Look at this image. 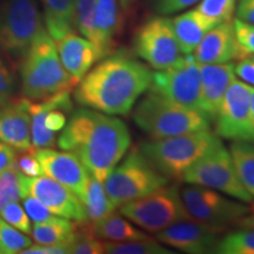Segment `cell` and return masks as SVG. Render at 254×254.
Instances as JSON below:
<instances>
[{
  "instance_id": "5bb4252c",
  "label": "cell",
  "mask_w": 254,
  "mask_h": 254,
  "mask_svg": "<svg viewBox=\"0 0 254 254\" xmlns=\"http://www.w3.org/2000/svg\"><path fill=\"white\" fill-rule=\"evenodd\" d=\"M69 93L71 92H63L40 101L28 100L32 147H55L57 144L56 134L65 127L67 114L73 111Z\"/></svg>"
},
{
  "instance_id": "603a6c76",
  "label": "cell",
  "mask_w": 254,
  "mask_h": 254,
  "mask_svg": "<svg viewBox=\"0 0 254 254\" xmlns=\"http://www.w3.org/2000/svg\"><path fill=\"white\" fill-rule=\"evenodd\" d=\"M172 25L180 50L185 56L192 55L205 34L215 26L213 21L196 8L177 15L172 19Z\"/></svg>"
},
{
  "instance_id": "277c9868",
  "label": "cell",
  "mask_w": 254,
  "mask_h": 254,
  "mask_svg": "<svg viewBox=\"0 0 254 254\" xmlns=\"http://www.w3.org/2000/svg\"><path fill=\"white\" fill-rule=\"evenodd\" d=\"M147 91L148 93L134 107L133 122L152 139L209 128V120L201 112L173 103L151 90Z\"/></svg>"
},
{
  "instance_id": "ba28073f",
  "label": "cell",
  "mask_w": 254,
  "mask_h": 254,
  "mask_svg": "<svg viewBox=\"0 0 254 254\" xmlns=\"http://www.w3.org/2000/svg\"><path fill=\"white\" fill-rule=\"evenodd\" d=\"M183 182L219 190L243 202H252L254 200L238 178L230 151L219 138L187 168Z\"/></svg>"
},
{
  "instance_id": "9c48e42d",
  "label": "cell",
  "mask_w": 254,
  "mask_h": 254,
  "mask_svg": "<svg viewBox=\"0 0 254 254\" xmlns=\"http://www.w3.org/2000/svg\"><path fill=\"white\" fill-rule=\"evenodd\" d=\"M119 207L123 217L150 233H158L174 222L190 219L178 185L163 186Z\"/></svg>"
},
{
  "instance_id": "836d02e7",
  "label": "cell",
  "mask_w": 254,
  "mask_h": 254,
  "mask_svg": "<svg viewBox=\"0 0 254 254\" xmlns=\"http://www.w3.org/2000/svg\"><path fill=\"white\" fill-rule=\"evenodd\" d=\"M196 9L215 25L227 23L233 18L238 0H199Z\"/></svg>"
},
{
  "instance_id": "3957f363",
  "label": "cell",
  "mask_w": 254,
  "mask_h": 254,
  "mask_svg": "<svg viewBox=\"0 0 254 254\" xmlns=\"http://www.w3.org/2000/svg\"><path fill=\"white\" fill-rule=\"evenodd\" d=\"M20 91L28 100L40 101L71 92L78 85L60 62L56 41L46 28L38 34L19 64Z\"/></svg>"
},
{
  "instance_id": "cb8c5ba5",
  "label": "cell",
  "mask_w": 254,
  "mask_h": 254,
  "mask_svg": "<svg viewBox=\"0 0 254 254\" xmlns=\"http://www.w3.org/2000/svg\"><path fill=\"white\" fill-rule=\"evenodd\" d=\"M40 2L43 6L44 25L53 40H58L75 31L77 0H40Z\"/></svg>"
},
{
  "instance_id": "d6986e66",
  "label": "cell",
  "mask_w": 254,
  "mask_h": 254,
  "mask_svg": "<svg viewBox=\"0 0 254 254\" xmlns=\"http://www.w3.org/2000/svg\"><path fill=\"white\" fill-rule=\"evenodd\" d=\"M190 56L199 64H226L241 59L233 24L227 21L215 25L205 34Z\"/></svg>"
},
{
  "instance_id": "4fadbf2b",
  "label": "cell",
  "mask_w": 254,
  "mask_h": 254,
  "mask_svg": "<svg viewBox=\"0 0 254 254\" xmlns=\"http://www.w3.org/2000/svg\"><path fill=\"white\" fill-rule=\"evenodd\" d=\"M252 90L246 82L232 80L222 98L221 106L215 117V134L233 141L254 142V131L251 119Z\"/></svg>"
},
{
  "instance_id": "7a4b0ae2",
  "label": "cell",
  "mask_w": 254,
  "mask_h": 254,
  "mask_svg": "<svg viewBox=\"0 0 254 254\" xmlns=\"http://www.w3.org/2000/svg\"><path fill=\"white\" fill-rule=\"evenodd\" d=\"M152 71L126 51L112 52L78 82L74 99L110 116H127L151 86Z\"/></svg>"
},
{
  "instance_id": "7c38bea8",
  "label": "cell",
  "mask_w": 254,
  "mask_h": 254,
  "mask_svg": "<svg viewBox=\"0 0 254 254\" xmlns=\"http://www.w3.org/2000/svg\"><path fill=\"white\" fill-rule=\"evenodd\" d=\"M200 87L201 75L199 63L190 55L183 57L170 67L154 72L148 90L173 103L200 112Z\"/></svg>"
},
{
  "instance_id": "6da1fadb",
  "label": "cell",
  "mask_w": 254,
  "mask_h": 254,
  "mask_svg": "<svg viewBox=\"0 0 254 254\" xmlns=\"http://www.w3.org/2000/svg\"><path fill=\"white\" fill-rule=\"evenodd\" d=\"M57 145L77 155L88 173L104 184L128 151L131 133L116 116L81 107L72 113Z\"/></svg>"
},
{
  "instance_id": "c3c4849f",
  "label": "cell",
  "mask_w": 254,
  "mask_h": 254,
  "mask_svg": "<svg viewBox=\"0 0 254 254\" xmlns=\"http://www.w3.org/2000/svg\"><path fill=\"white\" fill-rule=\"evenodd\" d=\"M251 119H252V127L254 131V87L252 90V101H251Z\"/></svg>"
},
{
  "instance_id": "ffe728a7",
  "label": "cell",
  "mask_w": 254,
  "mask_h": 254,
  "mask_svg": "<svg viewBox=\"0 0 254 254\" xmlns=\"http://www.w3.org/2000/svg\"><path fill=\"white\" fill-rule=\"evenodd\" d=\"M0 141L17 152L32 148L28 99L14 98L0 107Z\"/></svg>"
},
{
  "instance_id": "d4e9b609",
  "label": "cell",
  "mask_w": 254,
  "mask_h": 254,
  "mask_svg": "<svg viewBox=\"0 0 254 254\" xmlns=\"http://www.w3.org/2000/svg\"><path fill=\"white\" fill-rule=\"evenodd\" d=\"M94 236L106 241H134L151 239L150 236L142 232L134 225L123 218L120 213H112L106 215L100 220L90 224Z\"/></svg>"
},
{
  "instance_id": "60d3db41",
  "label": "cell",
  "mask_w": 254,
  "mask_h": 254,
  "mask_svg": "<svg viewBox=\"0 0 254 254\" xmlns=\"http://www.w3.org/2000/svg\"><path fill=\"white\" fill-rule=\"evenodd\" d=\"M198 1L199 0H152V7L158 14L168 15L182 12Z\"/></svg>"
},
{
  "instance_id": "bcb514c9",
  "label": "cell",
  "mask_w": 254,
  "mask_h": 254,
  "mask_svg": "<svg viewBox=\"0 0 254 254\" xmlns=\"http://www.w3.org/2000/svg\"><path fill=\"white\" fill-rule=\"evenodd\" d=\"M236 224L241 228H254V213L244 215Z\"/></svg>"
},
{
  "instance_id": "83f0119b",
  "label": "cell",
  "mask_w": 254,
  "mask_h": 254,
  "mask_svg": "<svg viewBox=\"0 0 254 254\" xmlns=\"http://www.w3.org/2000/svg\"><path fill=\"white\" fill-rule=\"evenodd\" d=\"M230 153L238 178L254 199V142L233 141Z\"/></svg>"
},
{
  "instance_id": "7bdbcfd3",
  "label": "cell",
  "mask_w": 254,
  "mask_h": 254,
  "mask_svg": "<svg viewBox=\"0 0 254 254\" xmlns=\"http://www.w3.org/2000/svg\"><path fill=\"white\" fill-rule=\"evenodd\" d=\"M234 73L247 84L254 85V60L249 57L240 59V62L234 65Z\"/></svg>"
},
{
  "instance_id": "d6a6232c",
  "label": "cell",
  "mask_w": 254,
  "mask_h": 254,
  "mask_svg": "<svg viewBox=\"0 0 254 254\" xmlns=\"http://www.w3.org/2000/svg\"><path fill=\"white\" fill-rule=\"evenodd\" d=\"M95 0H77L74 13V27L80 36L97 45V32L94 24ZM97 47V46H95Z\"/></svg>"
},
{
  "instance_id": "7dc6e473",
  "label": "cell",
  "mask_w": 254,
  "mask_h": 254,
  "mask_svg": "<svg viewBox=\"0 0 254 254\" xmlns=\"http://www.w3.org/2000/svg\"><path fill=\"white\" fill-rule=\"evenodd\" d=\"M118 1L123 13H129L133 7L138 4L139 0H118Z\"/></svg>"
},
{
  "instance_id": "ee69618b",
  "label": "cell",
  "mask_w": 254,
  "mask_h": 254,
  "mask_svg": "<svg viewBox=\"0 0 254 254\" xmlns=\"http://www.w3.org/2000/svg\"><path fill=\"white\" fill-rule=\"evenodd\" d=\"M237 18L254 25V0H238Z\"/></svg>"
},
{
  "instance_id": "f546056e",
  "label": "cell",
  "mask_w": 254,
  "mask_h": 254,
  "mask_svg": "<svg viewBox=\"0 0 254 254\" xmlns=\"http://www.w3.org/2000/svg\"><path fill=\"white\" fill-rule=\"evenodd\" d=\"M214 253L254 254V228L231 232L219 239Z\"/></svg>"
},
{
  "instance_id": "f6af8a7d",
  "label": "cell",
  "mask_w": 254,
  "mask_h": 254,
  "mask_svg": "<svg viewBox=\"0 0 254 254\" xmlns=\"http://www.w3.org/2000/svg\"><path fill=\"white\" fill-rule=\"evenodd\" d=\"M15 154L17 153H15L14 148L0 141V173L13 166Z\"/></svg>"
},
{
  "instance_id": "8d00e7d4",
  "label": "cell",
  "mask_w": 254,
  "mask_h": 254,
  "mask_svg": "<svg viewBox=\"0 0 254 254\" xmlns=\"http://www.w3.org/2000/svg\"><path fill=\"white\" fill-rule=\"evenodd\" d=\"M0 217L9 225L17 228V230L21 231L25 234H31L32 232V225L31 219L23 206L19 204L18 201H12L2 206L0 208Z\"/></svg>"
},
{
  "instance_id": "ab89813d",
  "label": "cell",
  "mask_w": 254,
  "mask_h": 254,
  "mask_svg": "<svg viewBox=\"0 0 254 254\" xmlns=\"http://www.w3.org/2000/svg\"><path fill=\"white\" fill-rule=\"evenodd\" d=\"M23 207L28 218L33 222H43L50 220L55 217V214L46 207L40 200L32 195H26L23 198Z\"/></svg>"
},
{
  "instance_id": "74e56055",
  "label": "cell",
  "mask_w": 254,
  "mask_h": 254,
  "mask_svg": "<svg viewBox=\"0 0 254 254\" xmlns=\"http://www.w3.org/2000/svg\"><path fill=\"white\" fill-rule=\"evenodd\" d=\"M234 36L239 46L241 59L254 55V25L236 18L233 21Z\"/></svg>"
},
{
  "instance_id": "4dcf8cb0",
  "label": "cell",
  "mask_w": 254,
  "mask_h": 254,
  "mask_svg": "<svg viewBox=\"0 0 254 254\" xmlns=\"http://www.w3.org/2000/svg\"><path fill=\"white\" fill-rule=\"evenodd\" d=\"M74 236L68 244V253L72 254H101L105 253L104 241L94 236L90 224H78Z\"/></svg>"
},
{
  "instance_id": "484cf974",
  "label": "cell",
  "mask_w": 254,
  "mask_h": 254,
  "mask_svg": "<svg viewBox=\"0 0 254 254\" xmlns=\"http://www.w3.org/2000/svg\"><path fill=\"white\" fill-rule=\"evenodd\" d=\"M74 222L69 219L62 217H53L50 220L43 222H34L32 226V238L37 244L41 245H55V244H69L74 236Z\"/></svg>"
},
{
  "instance_id": "ac0fdd59",
  "label": "cell",
  "mask_w": 254,
  "mask_h": 254,
  "mask_svg": "<svg viewBox=\"0 0 254 254\" xmlns=\"http://www.w3.org/2000/svg\"><path fill=\"white\" fill-rule=\"evenodd\" d=\"M199 67L201 75L200 112L209 122H214L227 87L236 78L234 64H199Z\"/></svg>"
},
{
  "instance_id": "4316f807",
  "label": "cell",
  "mask_w": 254,
  "mask_h": 254,
  "mask_svg": "<svg viewBox=\"0 0 254 254\" xmlns=\"http://www.w3.org/2000/svg\"><path fill=\"white\" fill-rule=\"evenodd\" d=\"M80 201L86 212L88 224L97 222L116 209L105 190L104 184L92 176L88 178L86 189L82 193Z\"/></svg>"
},
{
  "instance_id": "44dd1931",
  "label": "cell",
  "mask_w": 254,
  "mask_h": 254,
  "mask_svg": "<svg viewBox=\"0 0 254 254\" xmlns=\"http://www.w3.org/2000/svg\"><path fill=\"white\" fill-rule=\"evenodd\" d=\"M56 45L63 66L77 82L100 60L99 52L94 44L74 32L56 40Z\"/></svg>"
},
{
  "instance_id": "9a60e30c",
  "label": "cell",
  "mask_w": 254,
  "mask_h": 254,
  "mask_svg": "<svg viewBox=\"0 0 254 254\" xmlns=\"http://www.w3.org/2000/svg\"><path fill=\"white\" fill-rule=\"evenodd\" d=\"M23 198L32 195L40 200L55 215L69 219L77 224H88L80 199L71 190L49 176L26 177L21 174Z\"/></svg>"
},
{
  "instance_id": "8fae6325",
  "label": "cell",
  "mask_w": 254,
  "mask_h": 254,
  "mask_svg": "<svg viewBox=\"0 0 254 254\" xmlns=\"http://www.w3.org/2000/svg\"><path fill=\"white\" fill-rule=\"evenodd\" d=\"M182 196L192 220L221 232L252 211L247 205L228 199L215 190L204 186L186 187L183 190Z\"/></svg>"
},
{
  "instance_id": "5b68a950",
  "label": "cell",
  "mask_w": 254,
  "mask_h": 254,
  "mask_svg": "<svg viewBox=\"0 0 254 254\" xmlns=\"http://www.w3.org/2000/svg\"><path fill=\"white\" fill-rule=\"evenodd\" d=\"M44 30L45 25L37 0H2L0 4V56L15 68Z\"/></svg>"
},
{
  "instance_id": "b9f144b4",
  "label": "cell",
  "mask_w": 254,
  "mask_h": 254,
  "mask_svg": "<svg viewBox=\"0 0 254 254\" xmlns=\"http://www.w3.org/2000/svg\"><path fill=\"white\" fill-rule=\"evenodd\" d=\"M68 253V244H55V245H32L20 254H65Z\"/></svg>"
},
{
  "instance_id": "d590c367",
  "label": "cell",
  "mask_w": 254,
  "mask_h": 254,
  "mask_svg": "<svg viewBox=\"0 0 254 254\" xmlns=\"http://www.w3.org/2000/svg\"><path fill=\"white\" fill-rule=\"evenodd\" d=\"M17 87L15 67L4 58H0V107L14 99Z\"/></svg>"
},
{
  "instance_id": "1f68e13d",
  "label": "cell",
  "mask_w": 254,
  "mask_h": 254,
  "mask_svg": "<svg viewBox=\"0 0 254 254\" xmlns=\"http://www.w3.org/2000/svg\"><path fill=\"white\" fill-rule=\"evenodd\" d=\"M33 240L0 217V254L21 253Z\"/></svg>"
},
{
  "instance_id": "8992f818",
  "label": "cell",
  "mask_w": 254,
  "mask_h": 254,
  "mask_svg": "<svg viewBox=\"0 0 254 254\" xmlns=\"http://www.w3.org/2000/svg\"><path fill=\"white\" fill-rule=\"evenodd\" d=\"M218 135L208 129L153 139L139 150L168 179L183 180L185 171L211 147Z\"/></svg>"
},
{
  "instance_id": "e575fe53",
  "label": "cell",
  "mask_w": 254,
  "mask_h": 254,
  "mask_svg": "<svg viewBox=\"0 0 254 254\" xmlns=\"http://www.w3.org/2000/svg\"><path fill=\"white\" fill-rule=\"evenodd\" d=\"M20 199H23L21 174L14 167H9L0 173V208Z\"/></svg>"
},
{
  "instance_id": "f35d334b",
  "label": "cell",
  "mask_w": 254,
  "mask_h": 254,
  "mask_svg": "<svg viewBox=\"0 0 254 254\" xmlns=\"http://www.w3.org/2000/svg\"><path fill=\"white\" fill-rule=\"evenodd\" d=\"M19 173L26 177H38L41 176L40 163L34 154V148L32 147L27 151H20L19 154H15L13 166Z\"/></svg>"
},
{
  "instance_id": "2e32d148",
  "label": "cell",
  "mask_w": 254,
  "mask_h": 254,
  "mask_svg": "<svg viewBox=\"0 0 254 254\" xmlns=\"http://www.w3.org/2000/svg\"><path fill=\"white\" fill-rule=\"evenodd\" d=\"M221 231L198 221L180 220L158 232L157 240L189 254L214 253Z\"/></svg>"
},
{
  "instance_id": "52a82bcc",
  "label": "cell",
  "mask_w": 254,
  "mask_h": 254,
  "mask_svg": "<svg viewBox=\"0 0 254 254\" xmlns=\"http://www.w3.org/2000/svg\"><path fill=\"white\" fill-rule=\"evenodd\" d=\"M120 161L104 182L105 190L116 208L170 183V179L159 172L139 147H132Z\"/></svg>"
},
{
  "instance_id": "e0dca14e",
  "label": "cell",
  "mask_w": 254,
  "mask_h": 254,
  "mask_svg": "<svg viewBox=\"0 0 254 254\" xmlns=\"http://www.w3.org/2000/svg\"><path fill=\"white\" fill-rule=\"evenodd\" d=\"M34 154L44 174L67 187L79 199L81 198L91 174L77 155L69 151L59 152L52 148H34Z\"/></svg>"
},
{
  "instance_id": "7402d4cb",
  "label": "cell",
  "mask_w": 254,
  "mask_h": 254,
  "mask_svg": "<svg viewBox=\"0 0 254 254\" xmlns=\"http://www.w3.org/2000/svg\"><path fill=\"white\" fill-rule=\"evenodd\" d=\"M94 24L97 32V50L100 60L112 53L116 38L122 27V15L118 0H95Z\"/></svg>"
},
{
  "instance_id": "f1b7e54d",
  "label": "cell",
  "mask_w": 254,
  "mask_h": 254,
  "mask_svg": "<svg viewBox=\"0 0 254 254\" xmlns=\"http://www.w3.org/2000/svg\"><path fill=\"white\" fill-rule=\"evenodd\" d=\"M105 253L109 254H171L173 251L161 246L158 240L104 241Z\"/></svg>"
},
{
  "instance_id": "30bf717a",
  "label": "cell",
  "mask_w": 254,
  "mask_h": 254,
  "mask_svg": "<svg viewBox=\"0 0 254 254\" xmlns=\"http://www.w3.org/2000/svg\"><path fill=\"white\" fill-rule=\"evenodd\" d=\"M133 50L155 71H161L183 58L174 34L172 19L154 15L142 23L133 39Z\"/></svg>"
}]
</instances>
